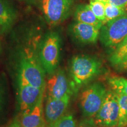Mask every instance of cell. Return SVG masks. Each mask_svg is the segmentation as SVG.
I'll return each instance as SVG.
<instances>
[{
	"label": "cell",
	"instance_id": "6da1fadb",
	"mask_svg": "<svg viewBox=\"0 0 127 127\" xmlns=\"http://www.w3.org/2000/svg\"><path fill=\"white\" fill-rule=\"evenodd\" d=\"M41 38H30L29 44L19 50L17 58L18 78L31 85L45 90V71L39 62L38 53L35 51L38 47Z\"/></svg>",
	"mask_w": 127,
	"mask_h": 127
},
{
	"label": "cell",
	"instance_id": "7a4b0ae2",
	"mask_svg": "<svg viewBox=\"0 0 127 127\" xmlns=\"http://www.w3.org/2000/svg\"><path fill=\"white\" fill-rule=\"evenodd\" d=\"M103 71L102 62L97 57L85 54L74 56L69 64L72 91H77L80 87L91 82Z\"/></svg>",
	"mask_w": 127,
	"mask_h": 127
},
{
	"label": "cell",
	"instance_id": "3957f363",
	"mask_svg": "<svg viewBox=\"0 0 127 127\" xmlns=\"http://www.w3.org/2000/svg\"><path fill=\"white\" fill-rule=\"evenodd\" d=\"M61 46L62 38L58 32L48 31L41 38L38 47V57L45 72L49 75L58 68Z\"/></svg>",
	"mask_w": 127,
	"mask_h": 127
},
{
	"label": "cell",
	"instance_id": "277c9868",
	"mask_svg": "<svg viewBox=\"0 0 127 127\" xmlns=\"http://www.w3.org/2000/svg\"><path fill=\"white\" fill-rule=\"evenodd\" d=\"M102 82H95L87 86L80 95V107L87 118H93L101 108L107 93Z\"/></svg>",
	"mask_w": 127,
	"mask_h": 127
},
{
	"label": "cell",
	"instance_id": "5b68a950",
	"mask_svg": "<svg viewBox=\"0 0 127 127\" xmlns=\"http://www.w3.org/2000/svg\"><path fill=\"white\" fill-rule=\"evenodd\" d=\"M127 36V12L105 23L100 29L99 39L104 47L113 49Z\"/></svg>",
	"mask_w": 127,
	"mask_h": 127
},
{
	"label": "cell",
	"instance_id": "8992f818",
	"mask_svg": "<svg viewBox=\"0 0 127 127\" xmlns=\"http://www.w3.org/2000/svg\"><path fill=\"white\" fill-rule=\"evenodd\" d=\"M94 120L100 127H118L120 106L116 94L111 89L107 90L104 102Z\"/></svg>",
	"mask_w": 127,
	"mask_h": 127
},
{
	"label": "cell",
	"instance_id": "52a82bcc",
	"mask_svg": "<svg viewBox=\"0 0 127 127\" xmlns=\"http://www.w3.org/2000/svg\"><path fill=\"white\" fill-rule=\"evenodd\" d=\"M74 0H41V7L48 24L55 26L67 19Z\"/></svg>",
	"mask_w": 127,
	"mask_h": 127
},
{
	"label": "cell",
	"instance_id": "ba28073f",
	"mask_svg": "<svg viewBox=\"0 0 127 127\" xmlns=\"http://www.w3.org/2000/svg\"><path fill=\"white\" fill-rule=\"evenodd\" d=\"M101 28L75 21L68 27V34L73 41L80 45L95 44L99 38Z\"/></svg>",
	"mask_w": 127,
	"mask_h": 127
},
{
	"label": "cell",
	"instance_id": "9c48e42d",
	"mask_svg": "<svg viewBox=\"0 0 127 127\" xmlns=\"http://www.w3.org/2000/svg\"><path fill=\"white\" fill-rule=\"evenodd\" d=\"M45 88L48 98L61 99L66 95L72 94L70 82L65 72L61 68H58L54 72L50 74Z\"/></svg>",
	"mask_w": 127,
	"mask_h": 127
},
{
	"label": "cell",
	"instance_id": "30bf717a",
	"mask_svg": "<svg viewBox=\"0 0 127 127\" xmlns=\"http://www.w3.org/2000/svg\"><path fill=\"white\" fill-rule=\"evenodd\" d=\"M18 102L21 110L24 112L33 108L43 97L44 90L31 85L18 78Z\"/></svg>",
	"mask_w": 127,
	"mask_h": 127
},
{
	"label": "cell",
	"instance_id": "8fae6325",
	"mask_svg": "<svg viewBox=\"0 0 127 127\" xmlns=\"http://www.w3.org/2000/svg\"><path fill=\"white\" fill-rule=\"evenodd\" d=\"M71 95H67L61 99L48 98L44 109L45 121L50 126L54 124L64 115L70 101Z\"/></svg>",
	"mask_w": 127,
	"mask_h": 127
},
{
	"label": "cell",
	"instance_id": "7c38bea8",
	"mask_svg": "<svg viewBox=\"0 0 127 127\" xmlns=\"http://www.w3.org/2000/svg\"><path fill=\"white\" fill-rule=\"evenodd\" d=\"M45 122L42 97L33 108L24 112L20 124L22 127H45Z\"/></svg>",
	"mask_w": 127,
	"mask_h": 127
},
{
	"label": "cell",
	"instance_id": "4fadbf2b",
	"mask_svg": "<svg viewBox=\"0 0 127 127\" xmlns=\"http://www.w3.org/2000/svg\"><path fill=\"white\" fill-rule=\"evenodd\" d=\"M17 18V12L7 0H0V32H7Z\"/></svg>",
	"mask_w": 127,
	"mask_h": 127
},
{
	"label": "cell",
	"instance_id": "5bb4252c",
	"mask_svg": "<svg viewBox=\"0 0 127 127\" xmlns=\"http://www.w3.org/2000/svg\"><path fill=\"white\" fill-rule=\"evenodd\" d=\"M75 21L87 24L101 28L103 24L96 18L90 8V5L87 4H81L75 7L74 12Z\"/></svg>",
	"mask_w": 127,
	"mask_h": 127
},
{
	"label": "cell",
	"instance_id": "9a60e30c",
	"mask_svg": "<svg viewBox=\"0 0 127 127\" xmlns=\"http://www.w3.org/2000/svg\"><path fill=\"white\" fill-rule=\"evenodd\" d=\"M127 57V36L113 50L109 57V61L115 67L123 59Z\"/></svg>",
	"mask_w": 127,
	"mask_h": 127
},
{
	"label": "cell",
	"instance_id": "2e32d148",
	"mask_svg": "<svg viewBox=\"0 0 127 127\" xmlns=\"http://www.w3.org/2000/svg\"><path fill=\"white\" fill-rule=\"evenodd\" d=\"M107 81L112 91L127 95V78L118 76H111L108 78Z\"/></svg>",
	"mask_w": 127,
	"mask_h": 127
},
{
	"label": "cell",
	"instance_id": "e0dca14e",
	"mask_svg": "<svg viewBox=\"0 0 127 127\" xmlns=\"http://www.w3.org/2000/svg\"><path fill=\"white\" fill-rule=\"evenodd\" d=\"M105 12V19L104 24L126 14L127 12V9L125 8L116 7L108 2H106Z\"/></svg>",
	"mask_w": 127,
	"mask_h": 127
},
{
	"label": "cell",
	"instance_id": "ac0fdd59",
	"mask_svg": "<svg viewBox=\"0 0 127 127\" xmlns=\"http://www.w3.org/2000/svg\"><path fill=\"white\" fill-rule=\"evenodd\" d=\"M120 106V120L118 127L127 126V95L116 93Z\"/></svg>",
	"mask_w": 127,
	"mask_h": 127
},
{
	"label": "cell",
	"instance_id": "d6986e66",
	"mask_svg": "<svg viewBox=\"0 0 127 127\" xmlns=\"http://www.w3.org/2000/svg\"><path fill=\"white\" fill-rule=\"evenodd\" d=\"M89 5L96 18L104 24L105 19V2L99 1H90Z\"/></svg>",
	"mask_w": 127,
	"mask_h": 127
},
{
	"label": "cell",
	"instance_id": "ffe728a7",
	"mask_svg": "<svg viewBox=\"0 0 127 127\" xmlns=\"http://www.w3.org/2000/svg\"><path fill=\"white\" fill-rule=\"evenodd\" d=\"M50 127H76L75 121L72 115H63Z\"/></svg>",
	"mask_w": 127,
	"mask_h": 127
},
{
	"label": "cell",
	"instance_id": "44dd1931",
	"mask_svg": "<svg viewBox=\"0 0 127 127\" xmlns=\"http://www.w3.org/2000/svg\"><path fill=\"white\" fill-rule=\"evenodd\" d=\"M77 127H100L95 123L94 118H87L81 121Z\"/></svg>",
	"mask_w": 127,
	"mask_h": 127
},
{
	"label": "cell",
	"instance_id": "7402d4cb",
	"mask_svg": "<svg viewBox=\"0 0 127 127\" xmlns=\"http://www.w3.org/2000/svg\"><path fill=\"white\" fill-rule=\"evenodd\" d=\"M108 2L116 7L127 8V0H109Z\"/></svg>",
	"mask_w": 127,
	"mask_h": 127
},
{
	"label": "cell",
	"instance_id": "603a6c76",
	"mask_svg": "<svg viewBox=\"0 0 127 127\" xmlns=\"http://www.w3.org/2000/svg\"><path fill=\"white\" fill-rule=\"evenodd\" d=\"M119 71H127V57L115 67Z\"/></svg>",
	"mask_w": 127,
	"mask_h": 127
},
{
	"label": "cell",
	"instance_id": "cb8c5ba5",
	"mask_svg": "<svg viewBox=\"0 0 127 127\" xmlns=\"http://www.w3.org/2000/svg\"><path fill=\"white\" fill-rule=\"evenodd\" d=\"M3 96H4V91H3L2 85H1V84H0V110H1V108H2V106Z\"/></svg>",
	"mask_w": 127,
	"mask_h": 127
},
{
	"label": "cell",
	"instance_id": "d4e9b609",
	"mask_svg": "<svg viewBox=\"0 0 127 127\" xmlns=\"http://www.w3.org/2000/svg\"><path fill=\"white\" fill-rule=\"evenodd\" d=\"M21 126V124L20 123H18V122H14V123H12L10 125H9V126H8L7 127H20Z\"/></svg>",
	"mask_w": 127,
	"mask_h": 127
},
{
	"label": "cell",
	"instance_id": "484cf974",
	"mask_svg": "<svg viewBox=\"0 0 127 127\" xmlns=\"http://www.w3.org/2000/svg\"><path fill=\"white\" fill-rule=\"evenodd\" d=\"M90 1H102V2H108L109 0H90Z\"/></svg>",
	"mask_w": 127,
	"mask_h": 127
},
{
	"label": "cell",
	"instance_id": "4316f807",
	"mask_svg": "<svg viewBox=\"0 0 127 127\" xmlns=\"http://www.w3.org/2000/svg\"><path fill=\"white\" fill-rule=\"evenodd\" d=\"M1 42H0V51H1Z\"/></svg>",
	"mask_w": 127,
	"mask_h": 127
},
{
	"label": "cell",
	"instance_id": "83f0119b",
	"mask_svg": "<svg viewBox=\"0 0 127 127\" xmlns=\"http://www.w3.org/2000/svg\"><path fill=\"white\" fill-rule=\"evenodd\" d=\"M24 1H31V0H24Z\"/></svg>",
	"mask_w": 127,
	"mask_h": 127
}]
</instances>
